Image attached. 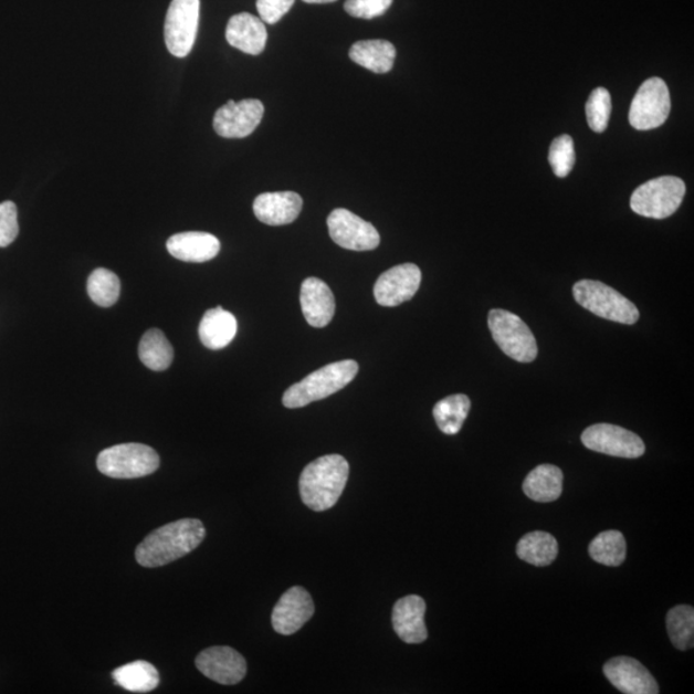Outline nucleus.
<instances>
[{
    "mask_svg": "<svg viewBox=\"0 0 694 694\" xmlns=\"http://www.w3.org/2000/svg\"><path fill=\"white\" fill-rule=\"evenodd\" d=\"M207 536L200 519L185 518L157 528L147 535L136 550V559L144 567H161L191 554Z\"/></svg>",
    "mask_w": 694,
    "mask_h": 694,
    "instance_id": "1",
    "label": "nucleus"
},
{
    "mask_svg": "<svg viewBox=\"0 0 694 694\" xmlns=\"http://www.w3.org/2000/svg\"><path fill=\"white\" fill-rule=\"evenodd\" d=\"M350 465L343 455L329 454L307 464L299 476V495L315 512L333 508L349 480Z\"/></svg>",
    "mask_w": 694,
    "mask_h": 694,
    "instance_id": "2",
    "label": "nucleus"
},
{
    "mask_svg": "<svg viewBox=\"0 0 694 694\" xmlns=\"http://www.w3.org/2000/svg\"><path fill=\"white\" fill-rule=\"evenodd\" d=\"M358 372V362L351 359L336 361L315 370L303 381L291 386L283 396V406L297 409L334 396L346 388Z\"/></svg>",
    "mask_w": 694,
    "mask_h": 694,
    "instance_id": "3",
    "label": "nucleus"
},
{
    "mask_svg": "<svg viewBox=\"0 0 694 694\" xmlns=\"http://www.w3.org/2000/svg\"><path fill=\"white\" fill-rule=\"evenodd\" d=\"M572 292L577 303L599 318L628 326L639 320L638 307L602 282L582 280L575 283Z\"/></svg>",
    "mask_w": 694,
    "mask_h": 694,
    "instance_id": "4",
    "label": "nucleus"
},
{
    "mask_svg": "<svg viewBox=\"0 0 694 694\" xmlns=\"http://www.w3.org/2000/svg\"><path fill=\"white\" fill-rule=\"evenodd\" d=\"M97 467L113 479H139L153 475L160 467V456L155 449L144 444L115 445L101 452Z\"/></svg>",
    "mask_w": 694,
    "mask_h": 694,
    "instance_id": "5",
    "label": "nucleus"
},
{
    "mask_svg": "<svg viewBox=\"0 0 694 694\" xmlns=\"http://www.w3.org/2000/svg\"><path fill=\"white\" fill-rule=\"evenodd\" d=\"M685 196V183L681 178L661 177L639 186L630 199V208L635 214L666 219L681 208Z\"/></svg>",
    "mask_w": 694,
    "mask_h": 694,
    "instance_id": "6",
    "label": "nucleus"
},
{
    "mask_svg": "<svg viewBox=\"0 0 694 694\" xmlns=\"http://www.w3.org/2000/svg\"><path fill=\"white\" fill-rule=\"evenodd\" d=\"M487 325L494 341L509 358L519 362H530L538 357L535 336L518 315L504 309H493L488 313Z\"/></svg>",
    "mask_w": 694,
    "mask_h": 694,
    "instance_id": "7",
    "label": "nucleus"
},
{
    "mask_svg": "<svg viewBox=\"0 0 694 694\" xmlns=\"http://www.w3.org/2000/svg\"><path fill=\"white\" fill-rule=\"evenodd\" d=\"M672 109L667 85L660 77H651L638 90L630 106L629 122L637 130H652L664 125Z\"/></svg>",
    "mask_w": 694,
    "mask_h": 694,
    "instance_id": "8",
    "label": "nucleus"
},
{
    "mask_svg": "<svg viewBox=\"0 0 694 694\" xmlns=\"http://www.w3.org/2000/svg\"><path fill=\"white\" fill-rule=\"evenodd\" d=\"M200 21V0H172L165 21V43L172 56L191 53Z\"/></svg>",
    "mask_w": 694,
    "mask_h": 694,
    "instance_id": "9",
    "label": "nucleus"
},
{
    "mask_svg": "<svg viewBox=\"0 0 694 694\" xmlns=\"http://www.w3.org/2000/svg\"><path fill=\"white\" fill-rule=\"evenodd\" d=\"M581 441L589 451L619 459L635 460L645 452L643 440L620 425L598 423L582 432Z\"/></svg>",
    "mask_w": 694,
    "mask_h": 694,
    "instance_id": "10",
    "label": "nucleus"
},
{
    "mask_svg": "<svg viewBox=\"0 0 694 694\" xmlns=\"http://www.w3.org/2000/svg\"><path fill=\"white\" fill-rule=\"evenodd\" d=\"M330 239L338 246L351 251H370L380 246L376 228L346 209H336L327 220Z\"/></svg>",
    "mask_w": 694,
    "mask_h": 694,
    "instance_id": "11",
    "label": "nucleus"
},
{
    "mask_svg": "<svg viewBox=\"0 0 694 694\" xmlns=\"http://www.w3.org/2000/svg\"><path fill=\"white\" fill-rule=\"evenodd\" d=\"M264 116V105L259 99L230 101L214 116V129L223 138H246L254 133Z\"/></svg>",
    "mask_w": 694,
    "mask_h": 694,
    "instance_id": "12",
    "label": "nucleus"
},
{
    "mask_svg": "<svg viewBox=\"0 0 694 694\" xmlns=\"http://www.w3.org/2000/svg\"><path fill=\"white\" fill-rule=\"evenodd\" d=\"M422 273L416 264L407 263L391 267L380 275L375 286V298L386 307L399 306L412 299L421 286Z\"/></svg>",
    "mask_w": 694,
    "mask_h": 694,
    "instance_id": "13",
    "label": "nucleus"
},
{
    "mask_svg": "<svg viewBox=\"0 0 694 694\" xmlns=\"http://www.w3.org/2000/svg\"><path fill=\"white\" fill-rule=\"evenodd\" d=\"M196 666L209 680L223 685L240 683L248 673L246 660L231 646H211L196 659Z\"/></svg>",
    "mask_w": 694,
    "mask_h": 694,
    "instance_id": "14",
    "label": "nucleus"
},
{
    "mask_svg": "<svg viewBox=\"0 0 694 694\" xmlns=\"http://www.w3.org/2000/svg\"><path fill=\"white\" fill-rule=\"evenodd\" d=\"M315 606L309 591L292 587L283 595L272 613V625L281 635L298 632L313 618Z\"/></svg>",
    "mask_w": 694,
    "mask_h": 694,
    "instance_id": "15",
    "label": "nucleus"
},
{
    "mask_svg": "<svg viewBox=\"0 0 694 694\" xmlns=\"http://www.w3.org/2000/svg\"><path fill=\"white\" fill-rule=\"evenodd\" d=\"M607 680L614 688L627 694H658L659 684L653 675L635 659L620 656L603 666Z\"/></svg>",
    "mask_w": 694,
    "mask_h": 694,
    "instance_id": "16",
    "label": "nucleus"
},
{
    "mask_svg": "<svg viewBox=\"0 0 694 694\" xmlns=\"http://www.w3.org/2000/svg\"><path fill=\"white\" fill-rule=\"evenodd\" d=\"M299 304L304 317L312 327H327L335 317L336 302L326 282L311 277L303 282Z\"/></svg>",
    "mask_w": 694,
    "mask_h": 694,
    "instance_id": "17",
    "label": "nucleus"
},
{
    "mask_svg": "<svg viewBox=\"0 0 694 694\" xmlns=\"http://www.w3.org/2000/svg\"><path fill=\"white\" fill-rule=\"evenodd\" d=\"M425 602L420 596H407L399 599L392 609V627L401 641L420 644L428 639L424 624Z\"/></svg>",
    "mask_w": 694,
    "mask_h": 694,
    "instance_id": "18",
    "label": "nucleus"
},
{
    "mask_svg": "<svg viewBox=\"0 0 694 694\" xmlns=\"http://www.w3.org/2000/svg\"><path fill=\"white\" fill-rule=\"evenodd\" d=\"M303 209L302 196L295 192L263 193L254 201V212L266 225H286L295 222Z\"/></svg>",
    "mask_w": 694,
    "mask_h": 694,
    "instance_id": "19",
    "label": "nucleus"
},
{
    "mask_svg": "<svg viewBox=\"0 0 694 694\" xmlns=\"http://www.w3.org/2000/svg\"><path fill=\"white\" fill-rule=\"evenodd\" d=\"M225 38L234 49L257 56L265 50L267 31L262 19L250 13H239L228 22Z\"/></svg>",
    "mask_w": 694,
    "mask_h": 694,
    "instance_id": "20",
    "label": "nucleus"
},
{
    "mask_svg": "<svg viewBox=\"0 0 694 694\" xmlns=\"http://www.w3.org/2000/svg\"><path fill=\"white\" fill-rule=\"evenodd\" d=\"M167 249L172 257L186 263H207L217 257L220 242L204 232H185L170 236Z\"/></svg>",
    "mask_w": 694,
    "mask_h": 694,
    "instance_id": "21",
    "label": "nucleus"
},
{
    "mask_svg": "<svg viewBox=\"0 0 694 694\" xmlns=\"http://www.w3.org/2000/svg\"><path fill=\"white\" fill-rule=\"evenodd\" d=\"M236 328L234 315L218 306L204 313L199 327L200 340L210 350L224 349L234 340Z\"/></svg>",
    "mask_w": 694,
    "mask_h": 694,
    "instance_id": "22",
    "label": "nucleus"
},
{
    "mask_svg": "<svg viewBox=\"0 0 694 694\" xmlns=\"http://www.w3.org/2000/svg\"><path fill=\"white\" fill-rule=\"evenodd\" d=\"M527 498L538 503L556 502L564 491V472L554 464H540L524 481Z\"/></svg>",
    "mask_w": 694,
    "mask_h": 694,
    "instance_id": "23",
    "label": "nucleus"
},
{
    "mask_svg": "<svg viewBox=\"0 0 694 694\" xmlns=\"http://www.w3.org/2000/svg\"><path fill=\"white\" fill-rule=\"evenodd\" d=\"M350 59L376 74H386L392 70L397 50L388 41H361L351 46Z\"/></svg>",
    "mask_w": 694,
    "mask_h": 694,
    "instance_id": "24",
    "label": "nucleus"
},
{
    "mask_svg": "<svg viewBox=\"0 0 694 694\" xmlns=\"http://www.w3.org/2000/svg\"><path fill=\"white\" fill-rule=\"evenodd\" d=\"M113 677L122 688L136 693L151 692L160 684L157 669L149 662L141 660L115 669Z\"/></svg>",
    "mask_w": 694,
    "mask_h": 694,
    "instance_id": "25",
    "label": "nucleus"
},
{
    "mask_svg": "<svg viewBox=\"0 0 694 694\" xmlns=\"http://www.w3.org/2000/svg\"><path fill=\"white\" fill-rule=\"evenodd\" d=\"M517 556L533 566H549L558 556V543L548 533H528L517 544Z\"/></svg>",
    "mask_w": 694,
    "mask_h": 694,
    "instance_id": "26",
    "label": "nucleus"
},
{
    "mask_svg": "<svg viewBox=\"0 0 694 694\" xmlns=\"http://www.w3.org/2000/svg\"><path fill=\"white\" fill-rule=\"evenodd\" d=\"M138 354L141 362L147 368L155 370V372L167 370L174 359L171 344L162 330L157 328L147 330L144 337H141Z\"/></svg>",
    "mask_w": 694,
    "mask_h": 694,
    "instance_id": "27",
    "label": "nucleus"
},
{
    "mask_svg": "<svg viewBox=\"0 0 694 694\" xmlns=\"http://www.w3.org/2000/svg\"><path fill=\"white\" fill-rule=\"evenodd\" d=\"M471 409V400L463 393H456V396L448 397L440 400L439 403L433 407V418H435L438 428L446 435H455L459 433L467 418Z\"/></svg>",
    "mask_w": 694,
    "mask_h": 694,
    "instance_id": "28",
    "label": "nucleus"
},
{
    "mask_svg": "<svg viewBox=\"0 0 694 694\" xmlns=\"http://www.w3.org/2000/svg\"><path fill=\"white\" fill-rule=\"evenodd\" d=\"M589 555L596 562L618 567L627 558V540L617 530L603 532L596 536L589 546Z\"/></svg>",
    "mask_w": 694,
    "mask_h": 694,
    "instance_id": "29",
    "label": "nucleus"
},
{
    "mask_svg": "<svg viewBox=\"0 0 694 694\" xmlns=\"http://www.w3.org/2000/svg\"><path fill=\"white\" fill-rule=\"evenodd\" d=\"M666 628L670 641L675 649L687 651L693 646L694 610L693 607L681 604L667 612Z\"/></svg>",
    "mask_w": 694,
    "mask_h": 694,
    "instance_id": "30",
    "label": "nucleus"
},
{
    "mask_svg": "<svg viewBox=\"0 0 694 694\" xmlns=\"http://www.w3.org/2000/svg\"><path fill=\"white\" fill-rule=\"evenodd\" d=\"M88 295L94 304L102 307H109L116 304L120 296V280L117 275L105 267H98L88 278Z\"/></svg>",
    "mask_w": 694,
    "mask_h": 694,
    "instance_id": "31",
    "label": "nucleus"
},
{
    "mask_svg": "<svg viewBox=\"0 0 694 694\" xmlns=\"http://www.w3.org/2000/svg\"><path fill=\"white\" fill-rule=\"evenodd\" d=\"M612 102L611 94L604 88H596L591 92L587 105L586 114L590 129L596 133H603L609 126Z\"/></svg>",
    "mask_w": 694,
    "mask_h": 694,
    "instance_id": "32",
    "label": "nucleus"
},
{
    "mask_svg": "<svg viewBox=\"0 0 694 694\" xmlns=\"http://www.w3.org/2000/svg\"><path fill=\"white\" fill-rule=\"evenodd\" d=\"M575 160V146L570 136L557 137L551 141L549 149V164L554 169L555 176L566 178L571 172Z\"/></svg>",
    "mask_w": 694,
    "mask_h": 694,
    "instance_id": "33",
    "label": "nucleus"
},
{
    "mask_svg": "<svg viewBox=\"0 0 694 694\" xmlns=\"http://www.w3.org/2000/svg\"><path fill=\"white\" fill-rule=\"evenodd\" d=\"M18 208L12 201L0 203V248L10 246L19 235Z\"/></svg>",
    "mask_w": 694,
    "mask_h": 694,
    "instance_id": "34",
    "label": "nucleus"
},
{
    "mask_svg": "<svg viewBox=\"0 0 694 694\" xmlns=\"http://www.w3.org/2000/svg\"><path fill=\"white\" fill-rule=\"evenodd\" d=\"M392 4V0H346L345 11L353 18L372 20L380 18Z\"/></svg>",
    "mask_w": 694,
    "mask_h": 694,
    "instance_id": "35",
    "label": "nucleus"
},
{
    "mask_svg": "<svg viewBox=\"0 0 694 694\" xmlns=\"http://www.w3.org/2000/svg\"><path fill=\"white\" fill-rule=\"evenodd\" d=\"M295 0H257L256 8L263 22L274 25L294 6Z\"/></svg>",
    "mask_w": 694,
    "mask_h": 694,
    "instance_id": "36",
    "label": "nucleus"
},
{
    "mask_svg": "<svg viewBox=\"0 0 694 694\" xmlns=\"http://www.w3.org/2000/svg\"><path fill=\"white\" fill-rule=\"evenodd\" d=\"M305 3L309 4H325V3H334L336 0H303Z\"/></svg>",
    "mask_w": 694,
    "mask_h": 694,
    "instance_id": "37",
    "label": "nucleus"
}]
</instances>
